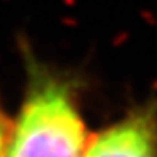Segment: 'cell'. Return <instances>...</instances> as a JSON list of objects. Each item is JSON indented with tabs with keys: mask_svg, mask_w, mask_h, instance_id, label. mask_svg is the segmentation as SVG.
Masks as SVG:
<instances>
[{
	"mask_svg": "<svg viewBox=\"0 0 157 157\" xmlns=\"http://www.w3.org/2000/svg\"><path fill=\"white\" fill-rule=\"evenodd\" d=\"M24 89L10 117L5 157H80L90 137L82 110L84 80L20 44Z\"/></svg>",
	"mask_w": 157,
	"mask_h": 157,
	"instance_id": "obj_1",
	"label": "cell"
},
{
	"mask_svg": "<svg viewBox=\"0 0 157 157\" xmlns=\"http://www.w3.org/2000/svg\"><path fill=\"white\" fill-rule=\"evenodd\" d=\"M80 157H157V97L134 104L90 134Z\"/></svg>",
	"mask_w": 157,
	"mask_h": 157,
	"instance_id": "obj_2",
	"label": "cell"
},
{
	"mask_svg": "<svg viewBox=\"0 0 157 157\" xmlns=\"http://www.w3.org/2000/svg\"><path fill=\"white\" fill-rule=\"evenodd\" d=\"M9 129H10V115L7 114L2 105H0V157H5Z\"/></svg>",
	"mask_w": 157,
	"mask_h": 157,
	"instance_id": "obj_3",
	"label": "cell"
}]
</instances>
